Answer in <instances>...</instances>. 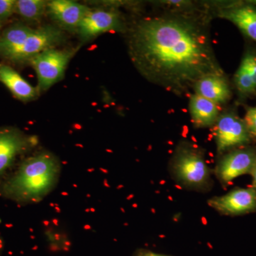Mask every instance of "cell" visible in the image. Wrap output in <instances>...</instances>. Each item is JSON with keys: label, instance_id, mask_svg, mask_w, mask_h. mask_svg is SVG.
<instances>
[{"label": "cell", "instance_id": "6da1fadb", "mask_svg": "<svg viewBox=\"0 0 256 256\" xmlns=\"http://www.w3.org/2000/svg\"><path fill=\"white\" fill-rule=\"evenodd\" d=\"M131 58L152 82L176 92L210 74H222L200 22L184 15L144 18L130 35Z\"/></svg>", "mask_w": 256, "mask_h": 256}, {"label": "cell", "instance_id": "7a4b0ae2", "mask_svg": "<svg viewBox=\"0 0 256 256\" xmlns=\"http://www.w3.org/2000/svg\"><path fill=\"white\" fill-rule=\"evenodd\" d=\"M62 164L53 153L40 152L26 158L0 181V196L21 205L41 202L60 181Z\"/></svg>", "mask_w": 256, "mask_h": 256}, {"label": "cell", "instance_id": "3957f363", "mask_svg": "<svg viewBox=\"0 0 256 256\" xmlns=\"http://www.w3.org/2000/svg\"><path fill=\"white\" fill-rule=\"evenodd\" d=\"M171 169L175 180L184 186L204 190L210 185L212 172L203 152L195 146H178L172 161Z\"/></svg>", "mask_w": 256, "mask_h": 256}, {"label": "cell", "instance_id": "277c9868", "mask_svg": "<svg viewBox=\"0 0 256 256\" xmlns=\"http://www.w3.org/2000/svg\"><path fill=\"white\" fill-rule=\"evenodd\" d=\"M75 53L74 50L52 48L44 50L28 60L36 72L38 92H46L62 80Z\"/></svg>", "mask_w": 256, "mask_h": 256}, {"label": "cell", "instance_id": "5b68a950", "mask_svg": "<svg viewBox=\"0 0 256 256\" xmlns=\"http://www.w3.org/2000/svg\"><path fill=\"white\" fill-rule=\"evenodd\" d=\"M34 136H28L15 128H0V181L13 166L18 156L36 146Z\"/></svg>", "mask_w": 256, "mask_h": 256}, {"label": "cell", "instance_id": "8992f818", "mask_svg": "<svg viewBox=\"0 0 256 256\" xmlns=\"http://www.w3.org/2000/svg\"><path fill=\"white\" fill-rule=\"evenodd\" d=\"M64 34L60 28L47 26L36 28L18 48L10 54L6 60L14 63L28 62L44 50L56 48L64 41Z\"/></svg>", "mask_w": 256, "mask_h": 256}, {"label": "cell", "instance_id": "52a82bcc", "mask_svg": "<svg viewBox=\"0 0 256 256\" xmlns=\"http://www.w3.org/2000/svg\"><path fill=\"white\" fill-rule=\"evenodd\" d=\"M215 140L218 153L249 142L250 133L245 122L234 114L220 116L215 124Z\"/></svg>", "mask_w": 256, "mask_h": 256}, {"label": "cell", "instance_id": "ba28073f", "mask_svg": "<svg viewBox=\"0 0 256 256\" xmlns=\"http://www.w3.org/2000/svg\"><path fill=\"white\" fill-rule=\"evenodd\" d=\"M208 204L222 215L252 213L256 212V190L252 186L236 188L222 196L210 198Z\"/></svg>", "mask_w": 256, "mask_h": 256}, {"label": "cell", "instance_id": "9c48e42d", "mask_svg": "<svg viewBox=\"0 0 256 256\" xmlns=\"http://www.w3.org/2000/svg\"><path fill=\"white\" fill-rule=\"evenodd\" d=\"M256 164V151L249 148L230 152L217 163L215 174L220 183L228 184L235 178L250 174Z\"/></svg>", "mask_w": 256, "mask_h": 256}, {"label": "cell", "instance_id": "30bf717a", "mask_svg": "<svg viewBox=\"0 0 256 256\" xmlns=\"http://www.w3.org/2000/svg\"><path fill=\"white\" fill-rule=\"evenodd\" d=\"M121 26L120 16L114 10H90L76 31L82 40L88 41L105 32L118 30Z\"/></svg>", "mask_w": 256, "mask_h": 256}, {"label": "cell", "instance_id": "8fae6325", "mask_svg": "<svg viewBox=\"0 0 256 256\" xmlns=\"http://www.w3.org/2000/svg\"><path fill=\"white\" fill-rule=\"evenodd\" d=\"M90 10L86 5L69 0L48 2L46 8L50 18L62 28L75 31Z\"/></svg>", "mask_w": 256, "mask_h": 256}, {"label": "cell", "instance_id": "7c38bea8", "mask_svg": "<svg viewBox=\"0 0 256 256\" xmlns=\"http://www.w3.org/2000/svg\"><path fill=\"white\" fill-rule=\"evenodd\" d=\"M0 82L16 98L24 102L34 100L40 92L14 68L5 64H0Z\"/></svg>", "mask_w": 256, "mask_h": 256}, {"label": "cell", "instance_id": "4fadbf2b", "mask_svg": "<svg viewBox=\"0 0 256 256\" xmlns=\"http://www.w3.org/2000/svg\"><path fill=\"white\" fill-rule=\"evenodd\" d=\"M197 95L202 96L217 105L228 100L230 88L222 74H210L200 79L194 86Z\"/></svg>", "mask_w": 256, "mask_h": 256}, {"label": "cell", "instance_id": "5bb4252c", "mask_svg": "<svg viewBox=\"0 0 256 256\" xmlns=\"http://www.w3.org/2000/svg\"><path fill=\"white\" fill-rule=\"evenodd\" d=\"M190 112L194 124L200 128L214 124L220 118L218 105L196 94L190 98Z\"/></svg>", "mask_w": 256, "mask_h": 256}, {"label": "cell", "instance_id": "9a60e30c", "mask_svg": "<svg viewBox=\"0 0 256 256\" xmlns=\"http://www.w3.org/2000/svg\"><path fill=\"white\" fill-rule=\"evenodd\" d=\"M220 16L232 22L256 42V8L248 5L230 6L220 11Z\"/></svg>", "mask_w": 256, "mask_h": 256}, {"label": "cell", "instance_id": "2e32d148", "mask_svg": "<svg viewBox=\"0 0 256 256\" xmlns=\"http://www.w3.org/2000/svg\"><path fill=\"white\" fill-rule=\"evenodd\" d=\"M34 31V28L22 24H15L6 28L0 36V56L8 58L10 54L26 41Z\"/></svg>", "mask_w": 256, "mask_h": 256}, {"label": "cell", "instance_id": "e0dca14e", "mask_svg": "<svg viewBox=\"0 0 256 256\" xmlns=\"http://www.w3.org/2000/svg\"><path fill=\"white\" fill-rule=\"evenodd\" d=\"M47 3L44 0H16L14 13L26 21L38 22L46 11Z\"/></svg>", "mask_w": 256, "mask_h": 256}, {"label": "cell", "instance_id": "ac0fdd59", "mask_svg": "<svg viewBox=\"0 0 256 256\" xmlns=\"http://www.w3.org/2000/svg\"><path fill=\"white\" fill-rule=\"evenodd\" d=\"M45 238L50 250L67 252L70 250L72 242L65 232L58 228L48 227L44 230Z\"/></svg>", "mask_w": 256, "mask_h": 256}, {"label": "cell", "instance_id": "d6986e66", "mask_svg": "<svg viewBox=\"0 0 256 256\" xmlns=\"http://www.w3.org/2000/svg\"><path fill=\"white\" fill-rule=\"evenodd\" d=\"M235 82L240 92L244 94H250L255 92L256 88L252 76L248 72L246 67L242 62L236 74Z\"/></svg>", "mask_w": 256, "mask_h": 256}, {"label": "cell", "instance_id": "ffe728a7", "mask_svg": "<svg viewBox=\"0 0 256 256\" xmlns=\"http://www.w3.org/2000/svg\"><path fill=\"white\" fill-rule=\"evenodd\" d=\"M16 0H0V22L8 20L14 13Z\"/></svg>", "mask_w": 256, "mask_h": 256}, {"label": "cell", "instance_id": "44dd1931", "mask_svg": "<svg viewBox=\"0 0 256 256\" xmlns=\"http://www.w3.org/2000/svg\"><path fill=\"white\" fill-rule=\"evenodd\" d=\"M250 136L256 137V107L248 110L244 120Z\"/></svg>", "mask_w": 256, "mask_h": 256}, {"label": "cell", "instance_id": "7402d4cb", "mask_svg": "<svg viewBox=\"0 0 256 256\" xmlns=\"http://www.w3.org/2000/svg\"><path fill=\"white\" fill-rule=\"evenodd\" d=\"M242 63L246 67L256 88V57L252 54H248L244 57Z\"/></svg>", "mask_w": 256, "mask_h": 256}, {"label": "cell", "instance_id": "603a6c76", "mask_svg": "<svg viewBox=\"0 0 256 256\" xmlns=\"http://www.w3.org/2000/svg\"><path fill=\"white\" fill-rule=\"evenodd\" d=\"M136 256H169L162 255V254H156V252H150V250H140L136 254Z\"/></svg>", "mask_w": 256, "mask_h": 256}, {"label": "cell", "instance_id": "cb8c5ba5", "mask_svg": "<svg viewBox=\"0 0 256 256\" xmlns=\"http://www.w3.org/2000/svg\"><path fill=\"white\" fill-rule=\"evenodd\" d=\"M250 174L252 176V188L256 190V164Z\"/></svg>", "mask_w": 256, "mask_h": 256}, {"label": "cell", "instance_id": "d4e9b609", "mask_svg": "<svg viewBox=\"0 0 256 256\" xmlns=\"http://www.w3.org/2000/svg\"><path fill=\"white\" fill-rule=\"evenodd\" d=\"M4 239L2 238V236H0V256L2 254L3 250H4Z\"/></svg>", "mask_w": 256, "mask_h": 256}, {"label": "cell", "instance_id": "484cf974", "mask_svg": "<svg viewBox=\"0 0 256 256\" xmlns=\"http://www.w3.org/2000/svg\"></svg>", "mask_w": 256, "mask_h": 256}]
</instances>
